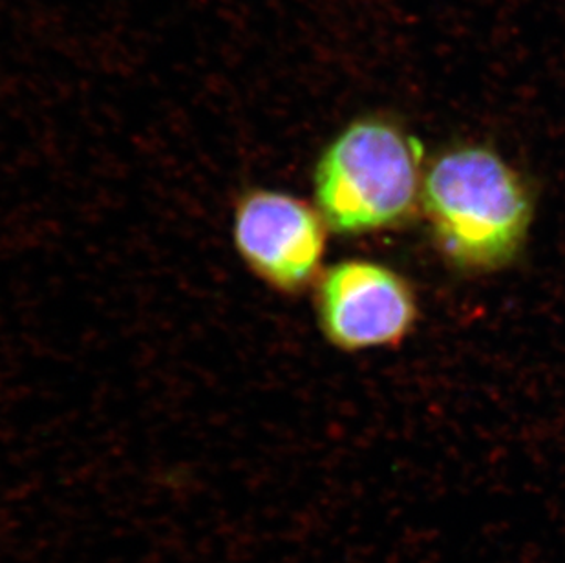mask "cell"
<instances>
[{
    "instance_id": "obj_1",
    "label": "cell",
    "mask_w": 565,
    "mask_h": 563,
    "mask_svg": "<svg viewBox=\"0 0 565 563\" xmlns=\"http://www.w3.org/2000/svg\"><path fill=\"white\" fill-rule=\"evenodd\" d=\"M422 203L443 255L467 272L507 266L533 222L522 176L481 145L439 155L425 169Z\"/></svg>"
},
{
    "instance_id": "obj_2",
    "label": "cell",
    "mask_w": 565,
    "mask_h": 563,
    "mask_svg": "<svg viewBox=\"0 0 565 563\" xmlns=\"http://www.w3.org/2000/svg\"><path fill=\"white\" fill-rule=\"evenodd\" d=\"M423 145L392 117H358L322 150L315 202L331 231L363 234L405 224L422 203Z\"/></svg>"
},
{
    "instance_id": "obj_3",
    "label": "cell",
    "mask_w": 565,
    "mask_h": 563,
    "mask_svg": "<svg viewBox=\"0 0 565 563\" xmlns=\"http://www.w3.org/2000/svg\"><path fill=\"white\" fill-rule=\"evenodd\" d=\"M319 209L289 192L256 187L233 213V242L247 269L273 291L299 295L317 284L328 244Z\"/></svg>"
},
{
    "instance_id": "obj_4",
    "label": "cell",
    "mask_w": 565,
    "mask_h": 563,
    "mask_svg": "<svg viewBox=\"0 0 565 563\" xmlns=\"http://www.w3.org/2000/svg\"><path fill=\"white\" fill-rule=\"evenodd\" d=\"M315 311L331 344L344 351L394 346L416 325L411 284L369 261L339 262L317 280Z\"/></svg>"
}]
</instances>
